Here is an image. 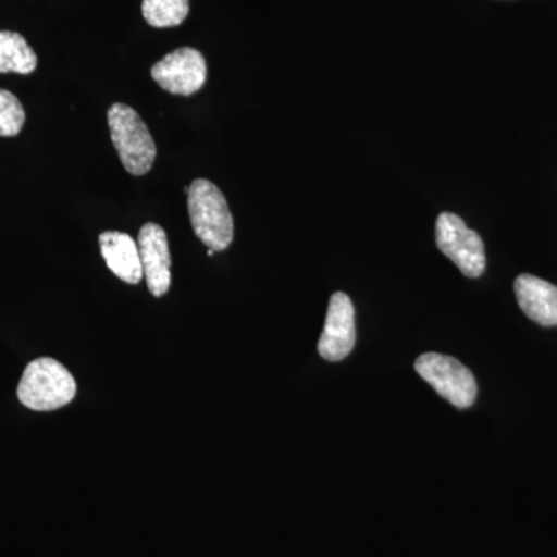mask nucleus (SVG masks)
Wrapping results in <instances>:
<instances>
[{
    "instance_id": "nucleus-12",
    "label": "nucleus",
    "mask_w": 557,
    "mask_h": 557,
    "mask_svg": "<svg viewBox=\"0 0 557 557\" xmlns=\"http://www.w3.org/2000/svg\"><path fill=\"white\" fill-rule=\"evenodd\" d=\"M141 11L152 27H177L188 17L189 0H143Z\"/></svg>"
},
{
    "instance_id": "nucleus-13",
    "label": "nucleus",
    "mask_w": 557,
    "mask_h": 557,
    "mask_svg": "<svg viewBox=\"0 0 557 557\" xmlns=\"http://www.w3.org/2000/svg\"><path fill=\"white\" fill-rule=\"evenodd\" d=\"M25 124V110L9 90L0 89V137H16Z\"/></svg>"
},
{
    "instance_id": "nucleus-9",
    "label": "nucleus",
    "mask_w": 557,
    "mask_h": 557,
    "mask_svg": "<svg viewBox=\"0 0 557 557\" xmlns=\"http://www.w3.org/2000/svg\"><path fill=\"white\" fill-rule=\"evenodd\" d=\"M519 307L531 321L544 327L557 325V287L533 274H520L515 282Z\"/></svg>"
},
{
    "instance_id": "nucleus-1",
    "label": "nucleus",
    "mask_w": 557,
    "mask_h": 557,
    "mask_svg": "<svg viewBox=\"0 0 557 557\" xmlns=\"http://www.w3.org/2000/svg\"><path fill=\"white\" fill-rule=\"evenodd\" d=\"M186 194L190 225L196 236L208 249L225 251L234 239V220L222 190L209 180L197 178L190 183Z\"/></svg>"
},
{
    "instance_id": "nucleus-2",
    "label": "nucleus",
    "mask_w": 557,
    "mask_h": 557,
    "mask_svg": "<svg viewBox=\"0 0 557 557\" xmlns=\"http://www.w3.org/2000/svg\"><path fill=\"white\" fill-rule=\"evenodd\" d=\"M76 395V381L61 362L39 358L24 370L17 398L22 405L38 412L64 408Z\"/></svg>"
},
{
    "instance_id": "nucleus-10",
    "label": "nucleus",
    "mask_w": 557,
    "mask_h": 557,
    "mask_svg": "<svg viewBox=\"0 0 557 557\" xmlns=\"http://www.w3.org/2000/svg\"><path fill=\"white\" fill-rule=\"evenodd\" d=\"M100 247L106 265L116 277L131 285L141 282L143 265L138 244H135L129 234L106 231L100 236Z\"/></svg>"
},
{
    "instance_id": "nucleus-5",
    "label": "nucleus",
    "mask_w": 557,
    "mask_h": 557,
    "mask_svg": "<svg viewBox=\"0 0 557 557\" xmlns=\"http://www.w3.org/2000/svg\"><path fill=\"white\" fill-rule=\"evenodd\" d=\"M435 242L446 258L468 277L485 273L486 256L482 237L469 230L463 220L453 212H443L435 223Z\"/></svg>"
},
{
    "instance_id": "nucleus-7",
    "label": "nucleus",
    "mask_w": 557,
    "mask_h": 557,
    "mask_svg": "<svg viewBox=\"0 0 557 557\" xmlns=\"http://www.w3.org/2000/svg\"><path fill=\"white\" fill-rule=\"evenodd\" d=\"M357 343L355 307L346 293H335L330 298L324 330L318 343V351L327 361H343Z\"/></svg>"
},
{
    "instance_id": "nucleus-8",
    "label": "nucleus",
    "mask_w": 557,
    "mask_h": 557,
    "mask_svg": "<svg viewBox=\"0 0 557 557\" xmlns=\"http://www.w3.org/2000/svg\"><path fill=\"white\" fill-rule=\"evenodd\" d=\"M138 251L143 276L156 298L166 295L172 281L170 244L164 230L157 223H146L138 234Z\"/></svg>"
},
{
    "instance_id": "nucleus-6",
    "label": "nucleus",
    "mask_w": 557,
    "mask_h": 557,
    "mask_svg": "<svg viewBox=\"0 0 557 557\" xmlns=\"http://www.w3.org/2000/svg\"><path fill=\"white\" fill-rule=\"evenodd\" d=\"M150 73L161 89L172 95L189 97L205 86L208 69L199 50L185 47L166 54L153 65Z\"/></svg>"
},
{
    "instance_id": "nucleus-11",
    "label": "nucleus",
    "mask_w": 557,
    "mask_h": 557,
    "mask_svg": "<svg viewBox=\"0 0 557 557\" xmlns=\"http://www.w3.org/2000/svg\"><path fill=\"white\" fill-rule=\"evenodd\" d=\"M38 67V57L20 33L0 32V73L30 75Z\"/></svg>"
},
{
    "instance_id": "nucleus-4",
    "label": "nucleus",
    "mask_w": 557,
    "mask_h": 557,
    "mask_svg": "<svg viewBox=\"0 0 557 557\" xmlns=\"http://www.w3.org/2000/svg\"><path fill=\"white\" fill-rule=\"evenodd\" d=\"M416 370L426 383L458 409H468L478 398V383L467 366L440 354H424L416 361Z\"/></svg>"
},
{
    "instance_id": "nucleus-3",
    "label": "nucleus",
    "mask_w": 557,
    "mask_h": 557,
    "mask_svg": "<svg viewBox=\"0 0 557 557\" xmlns=\"http://www.w3.org/2000/svg\"><path fill=\"white\" fill-rule=\"evenodd\" d=\"M110 137L121 163L132 175H145L152 170L157 146L141 116L129 106L115 102L108 112Z\"/></svg>"
}]
</instances>
